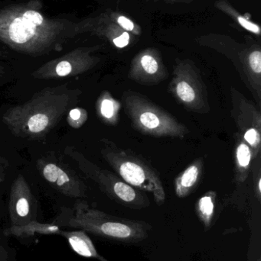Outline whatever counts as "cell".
I'll return each instance as SVG.
<instances>
[{"mask_svg":"<svg viewBox=\"0 0 261 261\" xmlns=\"http://www.w3.org/2000/svg\"><path fill=\"white\" fill-rule=\"evenodd\" d=\"M39 0L0 9V41L12 50L32 57L59 52L72 38L82 33V22L50 18Z\"/></svg>","mask_w":261,"mask_h":261,"instance_id":"cell-1","label":"cell"},{"mask_svg":"<svg viewBox=\"0 0 261 261\" xmlns=\"http://www.w3.org/2000/svg\"><path fill=\"white\" fill-rule=\"evenodd\" d=\"M81 95L80 89L67 84L47 87L27 102L9 109L3 114V123L18 138L43 139L80 102Z\"/></svg>","mask_w":261,"mask_h":261,"instance_id":"cell-2","label":"cell"},{"mask_svg":"<svg viewBox=\"0 0 261 261\" xmlns=\"http://www.w3.org/2000/svg\"><path fill=\"white\" fill-rule=\"evenodd\" d=\"M55 220L64 229H79L99 239L121 243H139L147 239L151 225L144 221L107 214L78 199L72 207H62Z\"/></svg>","mask_w":261,"mask_h":261,"instance_id":"cell-3","label":"cell"},{"mask_svg":"<svg viewBox=\"0 0 261 261\" xmlns=\"http://www.w3.org/2000/svg\"><path fill=\"white\" fill-rule=\"evenodd\" d=\"M126 114L137 132L155 138H185L189 130L170 113L137 92H124Z\"/></svg>","mask_w":261,"mask_h":261,"instance_id":"cell-4","label":"cell"},{"mask_svg":"<svg viewBox=\"0 0 261 261\" xmlns=\"http://www.w3.org/2000/svg\"><path fill=\"white\" fill-rule=\"evenodd\" d=\"M101 143V156L121 179L132 187L151 193L158 205L164 203L165 193L163 184L151 167L107 138H103Z\"/></svg>","mask_w":261,"mask_h":261,"instance_id":"cell-5","label":"cell"},{"mask_svg":"<svg viewBox=\"0 0 261 261\" xmlns=\"http://www.w3.org/2000/svg\"><path fill=\"white\" fill-rule=\"evenodd\" d=\"M64 153L75 161L79 170L96 182L101 191L110 199L133 210H143L150 206V199L142 190L132 187L112 172L100 168L75 147L67 146Z\"/></svg>","mask_w":261,"mask_h":261,"instance_id":"cell-6","label":"cell"},{"mask_svg":"<svg viewBox=\"0 0 261 261\" xmlns=\"http://www.w3.org/2000/svg\"><path fill=\"white\" fill-rule=\"evenodd\" d=\"M169 90L188 111L201 114L210 111L206 86L200 72L193 64L182 62L176 66Z\"/></svg>","mask_w":261,"mask_h":261,"instance_id":"cell-7","label":"cell"},{"mask_svg":"<svg viewBox=\"0 0 261 261\" xmlns=\"http://www.w3.org/2000/svg\"><path fill=\"white\" fill-rule=\"evenodd\" d=\"M36 167L44 180L61 194L77 200L86 197L85 184L56 153L51 152L38 158Z\"/></svg>","mask_w":261,"mask_h":261,"instance_id":"cell-8","label":"cell"},{"mask_svg":"<svg viewBox=\"0 0 261 261\" xmlns=\"http://www.w3.org/2000/svg\"><path fill=\"white\" fill-rule=\"evenodd\" d=\"M94 48L78 47L38 67L31 76L37 80L61 79L82 74L93 68L98 59L91 55Z\"/></svg>","mask_w":261,"mask_h":261,"instance_id":"cell-9","label":"cell"},{"mask_svg":"<svg viewBox=\"0 0 261 261\" xmlns=\"http://www.w3.org/2000/svg\"><path fill=\"white\" fill-rule=\"evenodd\" d=\"M9 226H22L38 220V202L26 179L18 174L12 182L9 193Z\"/></svg>","mask_w":261,"mask_h":261,"instance_id":"cell-10","label":"cell"},{"mask_svg":"<svg viewBox=\"0 0 261 261\" xmlns=\"http://www.w3.org/2000/svg\"><path fill=\"white\" fill-rule=\"evenodd\" d=\"M129 78L141 85H156L165 80L167 70L159 59L146 53L135 60L128 74Z\"/></svg>","mask_w":261,"mask_h":261,"instance_id":"cell-11","label":"cell"},{"mask_svg":"<svg viewBox=\"0 0 261 261\" xmlns=\"http://www.w3.org/2000/svg\"><path fill=\"white\" fill-rule=\"evenodd\" d=\"M232 110L231 114L235 122L239 133L251 129L261 130L260 112L243 94L235 89H231Z\"/></svg>","mask_w":261,"mask_h":261,"instance_id":"cell-12","label":"cell"},{"mask_svg":"<svg viewBox=\"0 0 261 261\" xmlns=\"http://www.w3.org/2000/svg\"><path fill=\"white\" fill-rule=\"evenodd\" d=\"M61 229L63 228L53 219L49 223H42L35 221L22 226H9L4 228L3 231L7 237H13L17 240L26 243V241L32 239L35 234H58Z\"/></svg>","mask_w":261,"mask_h":261,"instance_id":"cell-13","label":"cell"},{"mask_svg":"<svg viewBox=\"0 0 261 261\" xmlns=\"http://www.w3.org/2000/svg\"><path fill=\"white\" fill-rule=\"evenodd\" d=\"M58 236L67 241L72 250L78 255L87 258H93L100 261H107L100 255L93 245L90 238L85 231L79 229H61Z\"/></svg>","mask_w":261,"mask_h":261,"instance_id":"cell-14","label":"cell"},{"mask_svg":"<svg viewBox=\"0 0 261 261\" xmlns=\"http://www.w3.org/2000/svg\"><path fill=\"white\" fill-rule=\"evenodd\" d=\"M202 169V160H196L179 175L175 181V193L178 197L185 198L191 194L199 182Z\"/></svg>","mask_w":261,"mask_h":261,"instance_id":"cell-15","label":"cell"},{"mask_svg":"<svg viewBox=\"0 0 261 261\" xmlns=\"http://www.w3.org/2000/svg\"><path fill=\"white\" fill-rule=\"evenodd\" d=\"M235 179L238 182H245L248 179L253 158L252 150L244 141L240 134L235 135Z\"/></svg>","mask_w":261,"mask_h":261,"instance_id":"cell-16","label":"cell"},{"mask_svg":"<svg viewBox=\"0 0 261 261\" xmlns=\"http://www.w3.org/2000/svg\"><path fill=\"white\" fill-rule=\"evenodd\" d=\"M121 102L113 97L110 92L103 91L97 99V115L98 118L107 125L114 126L119 120L120 111H121Z\"/></svg>","mask_w":261,"mask_h":261,"instance_id":"cell-17","label":"cell"},{"mask_svg":"<svg viewBox=\"0 0 261 261\" xmlns=\"http://www.w3.org/2000/svg\"><path fill=\"white\" fill-rule=\"evenodd\" d=\"M216 193L209 191L199 199L196 204V212L199 219L208 229L211 225L214 216L215 204H216Z\"/></svg>","mask_w":261,"mask_h":261,"instance_id":"cell-18","label":"cell"},{"mask_svg":"<svg viewBox=\"0 0 261 261\" xmlns=\"http://www.w3.org/2000/svg\"><path fill=\"white\" fill-rule=\"evenodd\" d=\"M88 119V113L87 110L81 107H75L69 110L67 113V125L75 129L81 128Z\"/></svg>","mask_w":261,"mask_h":261,"instance_id":"cell-19","label":"cell"},{"mask_svg":"<svg viewBox=\"0 0 261 261\" xmlns=\"http://www.w3.org/2000/svg\"><path fill=\"white\" fill-rule=\"evenodd\" d=\"M0 261H18L15 248L9 244V238L0 229Z\"/></svg>","mask_w":261,"mask_h":261,"instance_id":"cell-20","label":"cell"},{"mask_svg":"<svg viewBox=\"0 0 261 261\" xmlns=\"http://www.w3.org/2000/svg\"><path fill=\"white\" fill-rule=\"evenodd\" d=\"M239 21L241 25L245 28L247 30L250 31V32H253V33L257 34V35L260 34V27L257 25V24L248 21V20L245 19V18L242 16L239 17Z\"/></svg>","mask_w":261,"mask_h":261,"instance_id":"cell-21","label":"cell"},{"mask_svg":"<svg viewBox=\"0 0 261 261\" xmlns=\"http://www.w3.org/2000/svg\"><path fill=\"white\" fill-rule=\"evenodd\" d=\"M129 40H130V36L129 34L127 32H124L122 35H120L119 37H116L113 40V44L120 48L126 47L129 44Z\"/></svg>","mask_w":261,"mask_h":261,"instance_id":"cell-22","label":"cell"},{"mask_svg":"<svg viewBox=\"0 0 261 261\" xmlns=\"http://www.w3.org/2000/svg\"><path fill=\"white\" fill-rule=\"evenodd\" d=\"M118 23L122 26L124 29L128 31H132L134 29V24L128 18L124 16H121L118 18Z\"/></svg>","mask_w":261,"mask_h":261,"instance_id":"cell-23","label":"cell"},{"mask_svg":"<svg viewBox=\"0 0 261 261\" xmlns=\"http://www.w3.org/2000/svg\"><path fill=\"white\" fill-rule=\"evenodd\" d=\"M6 161H3V158H0V182H3L6 176Z\"/></svg>","mask_w":261,"mask_h":261,"instance_id":"cell-24","label":"cell"},{"mask_svg":"<svg viewBox=\"0 0 261 261\" xmlns=\"http://www.w3.org/2000/svg\"><path fill=\"white\" fill-rule=\"evenodd\" d=\"M254 182H255L256 194H257L258 199H260L261 195V177L260 174L258 175L257 178H255Z\"/></svg>","mask_w":261,"mask_h":261,"instance_id":"cell-25","label":"cell"},{"mask_svg":"<svg viewBox=\"0 0 261 261\" xmlns=\"http://www.w3.org/2000/svg\"><path fill=\"white\" fill-rule=\"evenodd\" d=\"M1 55L2 54L0 53V79L4 76L5 73H6V69H5L3 63L1 62Z\"/></svg>","mask_w":261,"mask_h":261,"instance_id":"cell-26","label":"cell"},{"mask_svg":"<svg viewBox=\"0 0 261 261\" xmlns=\"http://www.w3.org/2000/svg\"><path fill=\"white\" fill-rule=\"evenodd\" d=\"M257 261H260V259L259 258L258 260H257Z\"/></svg>","mask_w":261,"mask_h":261,"instance_id":"cell-27","label":"cell"}]
</instances>
